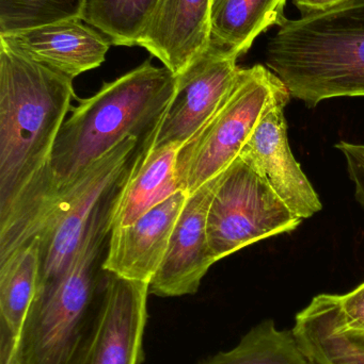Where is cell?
<instances>
[{"label":"cell","mask_w":364,"mask_h":364,"mask_svg":"<svg viewBox=\"0 0 364 364\" xmlns=\"http://www.w3.org/2000/svg\"><path fill=\"white\" fill-rule=\"evenodd\" d=\"M286 0H211L212 42L237 57L260 34L281 26Z\"/></svg>","instance_id":"obj_18"},{"label":"cell","mask_w":364,"mask_h":364,"mask_svg":"<svg viewBox=\"0 0 364 364\" xmlns=\"http://www.w3.org/2000/svg\"><path fill=\"white\" fill-rule=\"evenodd\" d=\"M298 218L264 177L237 157L222 173L207 213V239L215 262L267 237L291 232Z\"/></svg>","instance_id":"obj_7"},{"label":"cell","mask_w":364,"mask_h":364,"mask_svg":"<svg viewBox=\"0 0 364 364\" xmlns=\"http://www.w3.org/2000/svg\"><path fill=\"white\" fill-rule=\"evenodd\" d=\"M265 63L308 107L364 96V0L286 18L267 43Z\"/></svg>","instance_id":"obj_3"},{"label":"cell","mask_w":364,"mask_h":364,"mask_svg":"<svg viewBox=\"0 0 364 364\" xmlns=\"http://www.w3.org/2000/svg\"><path fill=\"white\" fill-rule=\"evenodd\" d=\"M139 142L137 136H128L53 199L36 235L41 267L32 306L48 294L72 262L94 212L121 184Z\"/></svg>","instance_id":"obj_6"},{"label":"cell","mask_w":364,"mask_h":364,"mask_svg":"<svg viewBox=\"0 0 364 364\" xmlns=\"http://www.w3.org/2000/svg\"><path fill=\"white\" fill-rule=\"evenodd\" d=\"M348 1L350 0H293V4L301 11L303 16H305V15L325 12Z\"/></svg>","instance_id":"obj_24"},{"label":"cell","mask_w":364,"mask_h":364,"mask_svg":"<svg viewBox=\"0 0 364 364\" xmlns=\"http://www.w3.org/2000/svg\"><path fill=\"white\" fill-rule=\"evenodd\" d=\"M0 42L71 79L100 68L113 45L78 17L2 34Z\"/></svg>","instance_id":"obj_12"},{"label":"cell","mask_w":364,"mask_h":364,"mask_svg":"<svg viewBox=\"0 0 364 364\" xmlns=\"http://www.w3.org/2000/svg\"><path fill=\"white\" fill-rule=\"evenodd\" d=\"M344 328L364 333V282L346 294L339 295Z\"/></svg>","instance_id":"obj_22"},{"label":"cell","mask_w":364,"mask_h":364,"mask_svg":"<svg viewBox=\"0 0 364 364\" xmlns=\"http://www.w3.org/2000/svg\"><path fill=\"white\" fill-rule=\"evenodd\" d=\"M73 98V79L0 42V261L44 218L51 155Z\"/></svg>","instance_id":"obj_1"},{"label":"cell","mask_w":364,"mask_h":364,"mask_svg":"<svg viewBox=\"0 0 364 364\" xmlns=\"http://www.w3.org/2000/svg\"><path fill=\"white\" fill-rule=\"evenodd\" d=\"M237 57L218 45L197 58L177 77V91L166 114L142 144L181 149L211 119L239 74Z\"/></svg>","instance_id":"obj_8"},{"label":"cell","mask_w":364,"mask_h":364,"mask_svg":"<svg viewBox=\"0 0 364 364\" xmlns=\"http://www.w3.org/2000/svg\"><path fill=\"white\" fill-rule=\"evenodd\" d=\"M292 331L312 364H364V333L344 328L339 295L314 297Z\"/></svg>","instance_id":"obj_17"},{"label":"cell","mask_w":364,"mask_h":364,"mask_svg":"<svg viewBox=\"0 0 364 364\" xmlns=\"http://www.w3.org/2000/svg\"><path fill=\"white\" fill-rule=\"evenodd\" d=\"M41 241L34 235L0 261V364H13L36 296Z\"/></svg>","instance_id":"obj_16"},{"label":"cell","mask_w":364,"mask_h":364,"mask_svg":"<svg viewBox=\"0 0 364 364\" xmlns=\"http://www.w3.org/2000/svg\"><path fill=\"white\" fill-rule=\"evenodd\" d=\"M336 147L345 157L348 174L355 183V196L364 209V145L341 141Z\"/></svg>","instance_id":"obj_23"},{"label":"cell","mask_w":364,"mask_h":364,"mask_svg":"<svg viewBox=\"0 0 364 364\" xmlns=\"http://www.w3.org/2000/svg\"><path fill=\"white\" fill-rule=\"evenodd\" d=\"M160 0H85L80 18L115 46H137Z\"/></svg>","instance_id":"obj_20"},{"label":"cell","mask_w":364,"mask_h":364,"mask_svg":"<svg viewBox=\"0 0 364 364\" xmlns=\"http://www.w3.org/2000/svg\"><path fill=\"white\" fill-rule=\"evenodd\" d=\"M291 96L284 81L266 66L241 68L217 110L177 153L180 190L192 194L220 176L239 157L263 117L275 107L286 106Z\"/></svg>","instance_id":"obj_5"},{"label":"cell","mask_w":364,"mask_h":364,"mask_svg":"<svg viewBox=\"0 0 364 364\" xmlns=\"http://www.w3.org/2000/svg\"><path fill=\"white\" fill-rule=\"evenodd\" d=\"M177 85L172 72L147 60L105 82L91 97L78 98L79 105L64 121L51 155L46 213L61 191L122 141L130 136L147 139L168 111Z\"/></svg>","instance_id":"obj_2"},{"label":"cell","mask_w":364,"mask_h":364,"mask_svg":"<svg viewBox=\"0 0 364 364\" xmlns=\"http://www.w3.org/2000/svg\"><path fill=\"white\" fill-rule=\"evenodd\" d=\"M284 108L275 107L263 117L239 157L258 171L284 203L303 220L320 212L323 205L291 151Z\"/></svg>","instance_id":"obj_11"},{"label":"cell","mask_w":364,"mask_h":364,"mask_svg":"<svg viewBox=\"0 0 364 364\" xmlns=\"http://www.w3.org/2000/svg\"><path fill=\"white\" fill-rule=\"evenodd\" d=\"M119 186L94 212L63 275L30 309L13 364H74L78 358L102 306L106 276L103 252Z\"/></svg>","instance_id":"obj_4"},{"label":"cell","mask_w":364,"mask_h":364,"mask_svg":"<svg viewBox=\"0 0 364 364\" xmlns=\"http://www.w3.org/2000/svg\"><path fill=\"white\" fill-rule=\"evenodd\" d=\"M211 44V0H160L137 41L175 76Z\"/></svg>","instance_id":"obj_14"},{"label":"cell","mask_w":364,"mask_h":364,"mask_svg":"<svg viewBox=\"0 0 364 364\" xmlns=\"http://www.w3.org/2000/svg\"><path fill=\"white\" fill-rule=\"evenodd\" d=\"M188 194L179 191L132 224L111 229L103 269L150 284L160 269Z\"/></svg>","instance_id":"obj_13"},{"label":"cell","mask_w":364,"mask_h":364,"mask_svg":"<svg viewBox=\"0 0 364 364\" xmlns=\"http://www.w3.org/2000/svg\"><path fill=\"white\" fill-rule=\"evenodd\" d=\"M222 176V175H220ZM220 176L188 195L149 294L179 297L194 294L215 260L207 239V213Z\"/></svg>","instance_id":"obj_10"},{"label":"cell","mask_w":364,"mask_h":364,"mask_svg":"<svg viewBox=\"0 0 364 364\" xmlns=\"http://www.w3.org/2000/svg\"><path fill=\"white\" fill-rule=\"evenodd\" d=\"M149 284L105 276L98 321L74 364H140Z\"/></svg>","instance_id":"obj_9"},{"label":"cell","mask_w":364,"mask_h":364,"mask_svg":"<svg viewBox=\"0 0 364 364\" xmlns=\"http://www.w3.org/2000/svg\"><path fill=\"white\" fill-rule=\"evenodd\" d=\"M202 364H312L292 331L265 320L250 329L239 343Z\"/></svg>","instance_id":"obj_19"},{"label":"cell","mask_w":364,"mask_h":364,"mask_svg":"<svg viewBox=\"0 0 364 364\" xmlns=\"http://www.w3.org/2000/svg\"><path fill=\"white\" fill-rule=\"evenodd\" d=\"M118 188L111 209V229L132 224L179 192L175 164L180 149L141 143Z\"/></svg>","instance_id":"obj_15"},{"label":"cell","mask_w":364,"mask_h":364,"mask_svg":"<svg viewBox=\"0 0 364 364\" xmlns=\"http://www.w3.org/2000/svg\"><path fill=\"white\" fill-rule=\"evenodd\" d=\"M85 0H0V36L80 18Z\"/></svg>","instance_id":"obj_21"}]
</instances>
